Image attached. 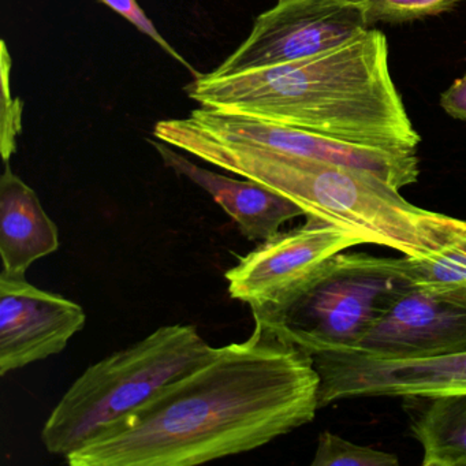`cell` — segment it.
<instances>
[{
  "label": "cell",
  "instance_id": "44dd1931",
  "mask_svg": "<svg viewBox=\"0 0 466 466\" xmlns=\"http://www.w3.org/2000/svg\"><path fill=\"white\" fill-rule=\"evenodd\" d=\"M283 2H289V0H278V4H283Z\"/></svg>",
  "mask_w": 466,
  "mask_h": 466
},
{
  "label": "cell",
  "instance_id": "3957f363",
  "mask_svg": "<svg viewBox=\"0 0 466 466\" xmlns=\"http://www.w3.org/2000/svg\"><path fill=\"white\" fill-rule=\"evenodd\" d=\"M154 136L294 201L304 209L305 218L353 231L362 244L422 258L466 236V220L420 208L405 200L400 189L368 171L218 140L187 127L182 119L157 122Z\"/></svg>",
  "mask_w": 466,
  "mask_h": 466
},
{
  "label": "cell",
  "instance_id": "d6986e66",
  "mask_svg": "<svg viewBox=\"0 0 466 466\" xmlns=\"http://www.w3.org/2000/svg\"><path fill=\"white\" fill-rule=\"evenodd\" d=\"M100 2L105 4L106 6L110 7L111 10H114L116 15H122L125 20L133 24L138 31L143 32L149 39L154 40L166 54H168V56L176 59L177 62H179L182 66L187 67L195 77L200 76V73L196 72L192 65H190L187 59L182 58V56L168 45L167 40L159 34V31L155 28L154 23L147 17L144 10L138 6L137 0H100Z\"/></svg>",
  "mask_w": 466,
  "mask_h": 466
},
{
  "label": "cell",
  "instance_id": "8992f818",
  "mask_svg": "<svg viewBox=\"0 0 466 466\" xmlns=\"http://www.w3.org/2000/svg\"><path fill=\"white\" fill-rule=\"evenodd\" d=\"M362 245L348 228L307 218L301 228L261 241L225 274L231 299L252 310L274 309L309 286L332 258Z\"/></svg>",
  "mask_w": 466,
  "mask_h": 466
},
{
  "label": "cell",
  "instance_id": "9a60e30c",
  "mask_svg": "<svg viewBox=\"0 0 466 466\" xmlns=\"http://www.w3.org/2000/svg\"><path fill=\"white\" fill-rule=\"evenodd\" d=\"M406 268L414 285L466 288V236L428 258L405 256Z\"/></svg>",
  "mask_w": 466,
  "mask_h": 466
},
{
  "label": "cell",
  "instance_id": "ac0fdd59",
  "mask_svg": "<svg viewBox=\"0 0 466 466\" xmlns=\"http://www.w3.org/2000/svg\"><path fill=\"white\" fill-rule=\"evenodd\" d=\"M10 72H12V58L7 51L6 43L2 42V140L0 149L4 162L7 163L17 148V136L21 130V103L12 99L10 94Z\"/></svg>",
  "mask_w": 466,
  "mask_h": 466
},
{
  "label": "cell",
  "instance_id": "8fae6325",
  "mask_svg": "<svg viewBox=\"0 0 466 466\" xmlns=\"http://www.w3.org/2000/svg\"><path fill=\"white\" fill-rule=\"evenodd\" d=\"M86 321L77 302L0 274V375L61 353Z\"/></svg>",
  "mask_w": 466,
  "mask_h": 466
},
{
  "label": "cell",
  "instance_id": "e0dca14e",
  "mask_svg": "<svg viewBox=\"0 0 466 466\" xmlns=\"http://www.w3.org/2000/svg\"><path fill=\"white\" fill-rule=\"evenodd\" d=\"M397 455L353 443L337 433H320L312 466H397Z\"/></svg>",
  "mask_w": 466,
  "mask_h": 466
},
{
  "label": "cell",
  "instance_id": "ba28073f",
  "mask_svg": "<svg viewBox=\"0 0 466 466\" xmlns=\"http://www.w3.org/2000/svg\"><path fill=\"white\" fill-rule=\"evenodd\" d=\"M187 124L218 140L368 171L400 190L417 182L420 176V160L414 151L362 146L206 107L193 110Z\"/></svg>",
  "mask_w": 466,
  "mask_h": 466
},
{
  "label": "cell",
  "instance_id": "277c9868",
  "mask_svg": "<svg viewBox=\"0 0 466 466\" xmlns=\"http://www.w3.org/2000/svg\"><path fill=\"white\" fill-rule=\"evenodd\" d=\"M217 351L195 327L168 324L100 360L86 368L51 411L42 431L46 450L66 458Z\"/></svg>",
  "mask_w": 466,
  "mask_h": 466
},
{
  "label": "cell",
  "instance_id": "5b68a950",
  "mask_svg": "<svg viewBox=\"0 0 466 466\" xmlns=\"http://www.w3.org/2000/svg\"><path fill=\"white\" fill-rule=\"evenodd\" d=\"M414 285L405 258L338 253L296 297L253 319L305 353L356 350L362 338Z\"/></svg>",
  "mask_w": 466,
  "mask_h": 466
},
{
  "label": "cell",
  "instance_id": "9c48e42d",
  "mask_svg": "<svg viewBox=\"0 0 466 466\" xmlns=\"http://www.w3.org/2000/svg\"><path fill=\"white\" fill-rule=\"evenodd\" d=\"M354 351L384 360L466 353V288L411 286Z\"/></svg>",
  "mask_w": 466,
  "mask_h": 466
},
{
  "label": "cell",
  "instance_id": "5bb4252c",
  "mask_svg": "<svg viewBox=\"0 0 466 466\" xmlns=\"http://www.w3.org/2000/svg\"><path fill=\"white\" fill-rule=\"evenodd\" d=\"M413 400L411 432L421 444L424 466L466 465V391L441 392Z\"/></svg>",
  "mask_w": 466,
  "mask_h": 466
},
{
  "label": "cell",
  "instance_id": "7a4b0ae2",
  "mask_svg": "<svg viewBox=\"0 0 466 466\" xmlns=\"http://www.w3.org/2000/svg\"><path fill=\"white\" fill-rule=\"evenodd\" d=\"M187 94L201 107L362 146L417 151L421 143L378 29L310 58L226 77L198 76Z\"/></svg>",
  "mask_w": 466,
  "mask_h": 466
},
{
  "label": "cell",
  "instance_id": "ffe728a7",
  "mask_svg": "<svg viewBox=\"0 0 466 466\" xmlns=\"http://www.w3.org/2000/svg\"><path fill=\"white\" fill-rule=\"evenodd\" d=\"M441 107L452 118L466 122V75L441 94Z\"/></svg>",
  "mask_w": 466,
  "mask_h": 466
},
{
  "label": "cell",
  "instance_id": "6da1fadb",
  "mask_svg": "<svg viewBox=\"0 0 466 466\" xmlns=\"http://www.w3.org/2000/svg\"><path fill=\"white\" fill-rule=\"evenodd\" d=\"M320 375L312 356L255 320L65 460L70 466H193L242 454L309 424Z\"/></svg>",
  "mask_w": 466,
  "mask_h": 466
},
{
  "label": "cell",
  "instance_id": "30bf717a",
  "mask_svg": "<svg viewBox=\"0 0 466 466\" xmlns=\"http://www.w3.org/2000/svg\"><path fill=\"white\" fill-rule=\"evenodd\" d=\"M320 408L354 397H428L466 391V353L428 360H384L354 350L313 354Z\"/></svg>",
  "mask_w": 466,
  "mask_h": 466
},
{
  "label": "cell",
  "instance_id": "4fadbf2b",
  "mask_svg": "<svg viewBox=\"0 0 466 466\" xmlns=\"http://www.w3.org/2000/svg\"><path fill=\"white\" fill-rule=\"evenodd\" d=\"M58 249V228L36 192L5 163L0 177V274L25 277L35 261Z\"/></svg>",
  "mask_w": 466,
  "mask_h": 466
},
{
  "label": "cell",
  "instance_id": "52a82bcc",
  "mask_svg": "<svg viewBox=\"0 0 466 466\" xmlns=\"http://www.w3.org/2000/svg\"><path fill=\"white\" fill-rule=\"evenodd\" d=\"M350 0H289L258 15L248 39L211 73L252 72L332 50L368 31Z\"/></svg>",
  "mask_w": 466,
  "mask_h": 466
},
{
  "label": "cell",
  "instance_id": "7c38bea8",
  "mask_svg": "<svg viewBox=\"0 0 466 466\" xmlns=\"http://www.w3.org/2000/svg\"><path fill=\"white\" fill-rule=\"evenodd\" d=\"M149 143L167 167L173 168L179 176L187 177L211 195L249 241H264L279 233L280 226L289 220L305 217L304 209L294 201L250 179H234L214 173L190 162L163 141Z\"/></svg>",
  "mask_w": 466,
  "mask_h": 466
},
{
  "label": "cell",
  "instance_id": "2e32d148",
  "mask_svg": "<svg viewBox=\"0 0 466 466\" xmlns=\"http://www.w3.org/2000/svg\"><path fill=\"white\" fill-rule=\"evenodd\" d=\"M364 13L368 28L378 23L405 24L452 12L460 0H350Z\"/></svg>",
  "mask_w": 466,
  "mask_h": 466
}]
</instances>
